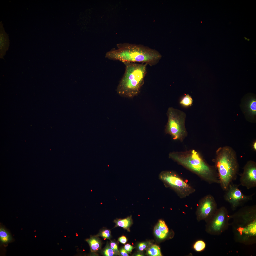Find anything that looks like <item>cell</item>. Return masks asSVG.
<instances>
[{
  "label": "cell",
  "mask_w": 256,
  "mask_h": 256,
  "mask_svg": "<svg viewBox=\"0 0 256 256\" xmlns=\"http://www.w3.org/2000/svg\"><path fill=\"white\" fill-rule=\"evenodd\" d=\"M246 111L250 116L253 117L256 114V101L254 98L251 97L246 102L245 104Z\"/></svg>",
  "instance_id": "12"
},
{
  "label": "cell",
  "mask_w": 256,
  "mask_h": 256,
  "mask_svg": "<svg viewBox=\"0 0 256 256\" xmlns=\"http://www.w3.org/2000/svg\"><path fill=\"white\" fill-rule=\"evenodd\" d=\"M136 256H142V255H141L140 254H138Z\"/></svg>",
  "instance_id": "29"
},
{
  "label": "cell",
  "mask_w": 256,
  "mask_h": 256,
  "mask_svg": "<svg viewBox=\"0 0 256 256\" xmlns=\"http://www.w3.org/2000/svg\"><path fill=\"white\" fill-rule=\"evenodd\" d=\"M124 247L126 251L129 252H131L133 248V246L128 244H126Z\"/></svg>",
  "instance_id": "25"
},
{
  "label": "cell",
  "mask_w": 256,
  "mask_h": 256,
  "mask_svg": "<svg viewBox=\"0 0 256 256\" xmlns=\"http://www.w3.org/2000/svg\"><path fill=\"white\" fill-rule=\"evenodd\" d=\"M12 238L9 233L4 228H0V240L1 243L6 244L10 242Z\"/></svg>",
  "instance_id": "15"
},
{
  "label": "cell",
  "mask_w": 256,
  "mask_h": 256,
  "mask_svg": "<svg viewBox=\"0 0 256 256\" xmlns=\"http://www.w3.org/2000/svg\"><path fill=\"white\" fill-rule=\"evenodd\" d=\"M234 240L246 245L256 242V206L242 207L230 215Z\"/></svg>",
  "instance_id": "1"
},
{
  "label": "cell",
  "mask_w": 256,
  "mask_h": 256,
  "mask_svg": "<svg viewBox=\"0 0 256 256\" xmlns=\"http://www.w3.org/2000/svg\"><path fill=\"white\" fill-rule=\"evenodd\" d=\"M217 171L219 183L226 191L229 184L236 179L239 165L236 153L231 147L227 146L219 148L213 160Z\"/></svg>",
  "instance_id": "4"
},
{
  "label": "cell",
  "mask_w": 256,
  "mask_h": 256,
  "mask_svg": "<svg viewBox=\"0 0 256 256\" xmlns=\"http://www.w3.org/2000/svg\"><path fill=\"white\" fill-rule=\"evenodd\" d=\"M123 63L125 66V71L117 91L121 96L133 98L138 94L144 83L147 64L144 63Z\"/></svg>",
  "instance_id": "5"
},
{
  "label": "cell",
  "mask_w": 256,
  "mask_h": 256,
  "mask_svg": "<svg viewBox=\"0 0 256 256\" xmlns=\"http://www.w3.org/2000/svg\"><path fill=\"white\" fill-rule=\"evenodd\" d=\"M120 252L122 256H129L126 250L123 248H122L121 249Z\"/></svg>",
  "instance_id": "27"
},
{
  "label": "cell",
  "mask_w": 256,
  "mask_h": 256,
  "mask_svg": "<svg viewBox=\"0 0 256 256\" xmlns=\"http://www.w3.org/2000/svg\"><path fill=\"white\" fill-rule=\"evenodd\" d=\"M159 178L166 186L174 191L180 198H186L196 191L193 187L174 171H163L159 174Z\"/></svg>",
  "instance_id": "7"
},
{
  "label": "cell",
  "mask_w": 256,
  "mask_h": 256,
  "mask_svg": "<svg viewBox=\"0 0 256 256\" xmlns=\"http://www.w3.org/2000/svg\"><path fill=\"white\" fill-rule=\"evenodd\" d=\"M154 232L156 236L160 239H164L166 237L167 235L161 231L159 229L156 225L154 228Z\"/></svg>",
  "instance_id": "20"
},
{
  "label": "cell",
  "mask_w": 256,
  "mask_h": 256,
  "mask_svg": "<svg viewBox=\"0 0 256 256\" xmlns=\"http://www.w3.org/2000/svg\"><path fill=\"white\" fill-rule=\"evenodd\" d=\"M159 229L163 233L167 235L168 232V229L165 222L162 220L159 221L156 225Z\"/></svg>",
  "instance_id": "18"
},
{
  "label": "cell",
  "mask_w": 256,
  "mask_h": 256,
  "mask_svg": "<svg viewBox=\"0 0 256 256\" xmlns=\"http://www.w3.org/2000/svg\"><path fill=\"white\" fill-rule=\"evenodd\" d=\"M147 246V244L145 242H142L140 243L138 245V247L139 250L142 251L145 249Z\"/></svg>",
  "instance_id": "24"
},
{
  "label": "cell",
  "mask_w": 256,
  "mask_h": 256,
  "mask_svg": "<svg viewBox=\"0 0 256 256\" xmlns=\"http://www.w3.org/2000/svg\"><path fill=\"white\" fill-rule=\"evenodd\" d=\"M252 148L255 151L256 150V142L255 141L252 144Z\"/></svg>",
  "instance_id": "28"
},
{
  "label": "cell",
  "mask_w": 256,
  "mask_h": 256,
  "mask_svg": "<svg viewBox=\"0 0 256 256\" xmlns=\"http://www.w3.org/2000/svg\"><path fill=\"white\" fill-rule=\"evenodd\" d=\"M104 255L106 256H112L116 254L114 251L108 245L104 251Z\"/></svg>",
  "instance_id": "21"
},
{
  "label": "cell",
  "mask_w": 256,
  "mask_h": 256,
  "mask_svg": "<svg viewBox=\"0 0 256 256\" xmlns=\"http://www.w3.org/2000/svg\"><path fill=\"white\" fill-rule=\"evenodd\" d=\"M205 247V242L199 240L195 243L194 246V248L196 251H200L203 250Z\"/></svg>",
  "instance_id": "19"
},
{
  "label": "cell",
  "mask_w": 256,
  "mask_h": 256,
  "mask_svg": "<svg viewBox=\"0 0 256 256\" xmlns=\"http://www.w3.org/2000/svg\"><path fill=\"white\" fill-rule=\"evenodd\" d=\"M110 247L115 252L116 254H119V252L117 245L116 242L113 241H111L110 243Z\"/></svg>",
  "instance_id": "23"
},
{
  "label": "cell",
  "mask_w": 256,
  "mask_h": 256,
  "mask_svg": "<svg viewBox=\"0 0 256 256\" xmlns=\"http://www.w3.org/2000/svg\"><path fill=\"white\" fill-rule=\"evenodd\" d=\"M193 101V100L191 96L189 94H187L182 98L179 103L183 106L187 107L192 105Z\"/></svg>",
  "instance_id": "16"
},
{
  "label": "cell",
  "mask_w": 256,
  "mask_h": 256,
  "mask_svg": "<svg viewBox=\"0 0 256 256\" xmlns=\"http://www.w3.org/2000/svg\"><path fill=\"white\" fill-rule=\"evenodd\" d=\"M89 244L92 252H96L101 248V243L98 238L96 236H93L86 240Z\"/></svg>",
  "instance_id": "13"
},
{
  "label": "cell",
  "mask_w": 256,
  "mask_h": 256,
  "mask_svg": "<svg viewBox=\"0 0 256 256\" xmlns=\"http://www.w3.org/2000/svg\"><path fill=\"white\" fill-rule=\"evenodd\" d=\"M240 185L247 189L256 187V163L250 160L247 161L243 168L242 173L240 178Z\"/></svg>",
  "instance_id": "10"
},
{
  "label": "cell",
  "mask_w": 256,
  "mask_h": 256,
  "mask_svg": "<svg viewBox=\"0 0 256 256\" xmlns=\"http://www.w3.org/2000/svg\"><path fill=\"white\" fill-rule=\"evenodd\" d=\"M244 38H245V39L246 40V39H247V38H246V37H244Z\"/></svg>",
  "instance_id": "30"
},
{
  "label": "cell",
  "mask_w": 256,
  "mask_h": 256,
  "mask_svg": "<svg viewBox=\"0 0 256 256\" xmlns=\"http://www.w3.org/2000/svg\"><path fill=\"white\" fill-rule=\"evenodd\" d=\"M230 183L224 196V200L230 205L232 209L235 210L238 207L251 200L254 194L246 195L239 189L240 185Z\"/></svg>",
  "instance_id": "9"
},
{
  "label": "cell",
  "mask_w": 256,
  "mask_h": 256,
  "mask_svg": "<svg viewBox=\"0 0 256 256\" xmlns=\"http://www.w3.org/2000/svg\"><path fill=\"white\" fill-rule=\"evenodd\" d=\"M118 49L105 54L106 58L122 62L144 63L152 66L156 65L162 56L157 51L140 45L127 43L117 45Z\"/></svg>",
  "instance_id": "2"
},
{
  "label": "cell",
  "mask_w": 256,
  "mask_h": 256,
  "mask_svg": "<svg viewBox=\"0 0 256 256\" xmlns=\"http://www.w3.org/2000/svg\"><path fill=\"white\" fill-rule=\"evenodd\" d=\"M148 254L152 256H162L159 247L156 245H154L150 248L148 251Z\"/></svg>",
  "instance_id": "17"
},
{
  "label": "cell",
  "mask_w": 256,
  "mask_h": 256,
  "mask_svg": "<svg viewBox=\"0 0 256 256\" xmlns=\"http://www.w3.org/2000/svg\"><path fill=\"white\" fill-rule=\"evenodd\" d=\"M230 216L226 208L224 206L217 208L213 215L209 219L208 231L213 234L219 235L227 230L230 225Z\"/></svg>",
  "instance_id": "8"
},
{
  "label": "cell",
  "mask_w": 256,
  "mask_h": 256,
  "mask_svg": "<svg viewBox=\"0 0 256 256\" xmlns=\"http://www.w3.org/2000/svg\"><path fill=\"white\" fill-rule=\"evenodd\" d=\"M247 40L248 41H249V40H250V39H247Z\"/></svg>",
  "instance_id": "31"
},
{
  "label": "cell",
  "mask_w": 256,
  "mask_h": 256,
  "mask_svg": "<svg viewBox=\"0 0 256 256\" xmlns=\"http://www.w3.org/2000/svg\"><path fill=\"white\" fill-rule=\"evenodd\" d=\"M167 115L168 121L165 133L170 135L174 140L183 141L187 135L185 125V113L171 107L168 109Z\"/></svg>",
  "instance_id": "6"
},
{
  "label": "cell",
  "mask_w": 256,
  "mask_h": 256,
  "mask_svg": "<svg viewBox=\"0 0 256 256\" xmlns=\"http://www.w3.org/2000/svg\"><path fill=\"white\" fill-rule=\"evenodd\" d=\"M114 222L116 224V226L122 227L128 230L132 223L131 217V216L123 219H116L115 220Z\"/></svg>",
  "instance_id": "14"
},
{
  "label": "cell",
  "mask_w": 256,
  "mask_h": 256,
  "mask_svg": "<svg viewBox=\"0 0 256 256\" xmlns=\"http://www.w3.org/2000/svg\"><path fill=\"white\" fill-rule=\"evenodd\" d=\"M169 157L209 184L219 183L215 166L209 165L196 150L173 152L169 154Z\"/></svg>",
  "instance_id": "3"
},
{
  "label": "cell",
  "mask_w": 256,
  "mask_h": 256,
  "mask_svg": "<svg viewBox=\"0 0 256 256\" xmlns=\"http://www.w3.org/2000/svg\"><path fill=\"white\" fill-rule=\"evenodd\" d=\"M217 205L213 197L210 194L202 198L199 203L197 213L202 219H210L217 209Z\"/></svg>",
  "instance_id": "11"
},
{
  "label": "cell",
  "mask_w": 256,
  "mask_h": 256,
  "mask_svg": "<svg viewBox=\"0 0 256 256\" xmlns=\"http://www.w3.org/2000/svg\"><path fill=\"white\" fill-rule=\"evenodd\" d=\"M100 236L104 238L110 239L111 237L110 230L105 229L102 230L100 233Z\"/></svg>",
  "instance_id": "22"
},
{
  "label": "cell",
  "mask_w": 256,
  "mask_h": 256,
  "mask_svg": "<svg viewBox=\"0 0 256 256\" xmlns=\"http://www.w3.org/2000/svg\"><path fill=\"white\" fill-rule=\"evenodd\" d=\"M118 240L120 242L123 244L125 243L127 241L126 238L124 236H122L119 238Z\"/></svg>",
  "instance_id": "26"
}]
</instances>
